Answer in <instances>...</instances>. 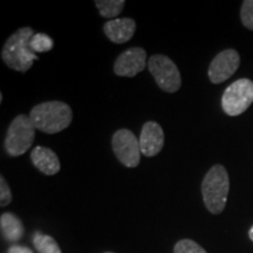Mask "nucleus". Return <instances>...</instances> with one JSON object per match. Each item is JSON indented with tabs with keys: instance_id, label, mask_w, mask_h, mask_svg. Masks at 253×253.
<instances>
[{
	"instance_id": "1",
	"label": "nucleus",
	"mask_w": 253,
	"mask_h": 253,
	"mask_svg": "<svg viewBox=\"0 0 253 253\" xmlns=\"http://www.w3.org/2000/svg\"><path fill=\"white\" fill-rule=\"evenodd\" d=\"M31 27H23L15 31L6 40L1 50V59L6 66L13 71L26 73L38 60V55L31 48V39L34 36Z\"/></svg>"
},
{
	"instance_id": "2",
	"label": "nucleus",
	"mask_w": 253,
	"mask_h": 253,
	"mask_svg": "<svg viewBox=\"0 0 253 253\" xmlns=\"http://www.w3.org/2000/svg\"><path fill=\"white\" fill-rule=\"evenodd\" d=\"M30 119L38 130L56 134L67 129L73 121L72 108L61 101H48L33 107Z\"/></svg>"
},
{
	"instance_id": "3",
	"label": "nucleus",
	"mask_w": 253,
	"mask_h": 253,
	"mask_svg": "<svg viewBox=\"0 0 253 253\" xmlns=\"http://www.w3.org/2000/svg\"><path fill=\"white\" fill-rule=\"evenodd\" d=\"M230 191L229 173L221 164L213 166L202 182V195L205 207L211 213L219 214L225 209Z\"/></svg>"
},
{
	"instance_id": "4",
	"label": "nucleus",
	"mask_w": 253,
	"mask_h": 253,
	"mask_svg": "<svg viewBox=\"0 0 253 253\" xmlns=\"http://www.w3.org/2000/svg\"><path fill=\"white\" fill-rule=\"evenodd\" d=\"M36 138V126L30 116L18 115L9 125L5 137V150L9 156L24 155L33 145Z\"/></svg>"
},
{
	"instance_id": "5",
	"label": "nucleus",
	"mask_w": 253,
	"mask_h": 253,
	"mask_svg": "<svg viewBox=\"0 0 253 253\" xmlns=\"http://www.w3.org/2000/svg\"><path fill=\"white\" fill-rule=\"evenodd\" d=\"M253 102V81L239 79L231 84L221 97V108L229 116H238Z\"/></svg>"
},
{
	"instance_id": "6",
	"label": "nucleus",
	"mask_w": 253,
	"mask_h": 253,
	"mask_svg": "<svg viewBox=\"0 0 253 253\" xmlns=\"http://www.w3.org/2000/svg\"><path fill=\"white\" fill-rule=\"evenodd\" d=\"M148 68L157 86L167 93H176L181 88L182 78L178 67L167 55L155 54L148 60Z\"/></svg>"
},
{
	"instance_id": "7",
	"label": "nucleus",
	"mask_w": 253,
	"mask_h": 253,
	"mask_svg": "<svg viewBox=\"0 0 253 253\" xmlns=\"http://www.w3.org/2000/svg\"><path fill=\"white\" fill-rule=\"evenodd\" d=\"M115 156L126 168H136L141 161L140 141L129 129H119L112 138Z\"/></svg>"
},
{
	"instance_id": "8",
	"label": "nucleus",
	"mask_w": 253,
	"mask_h": 253,
	"mask_svg": "<svg viewBox=\"0 0 253 253\" xmlns=\"http://www.w3.org/2000/svg\"><path fill=\"white\" fill-rule=\"evenodd\" d=\"M240 65V56L235 49H225L214 56L209 66V79L212 84H221L237 72Z\"/></svg>"
},
{
	"instance_id": "9",
	"label": "nucleus",
	"mask_w": 253,
	"mask_h": 253,
	"mask_svg": "<svg viewBox=\"0 0 253 253\" xmlns=\"http://www.w3.org/2000/svg\"><path fill=\"white\" fill-rule=\"evenodd\" d=\"M147 52L141 47H132L121 53L114 63V73L118 77L132 78L144 71Z\"/></svg>"
},
{
	"instance_id": "10",
	"label": "nucleus",
	"mask_w": 253,
	"mask_h": 253,
	"mask_svg": "<svg viewBox=\"0 0 253 253\" xmlns=\"http://www.w3.org/2000/svg\"><path fill=\"white\" fill-rule=\"evenodd\" d=\"M140 148L142 155L154 157L161 153L164 145V131L157 122L148 121L142 126L140 135Z\"/></svg>"
},
{
	"instance_id": "11",
	"label": "nucleus",
	"mask_w": 253,
	"mask_h": 253,
	"mask_svg": "<svg viewBox=\"0 0 253 253\" xmlns=\"http://www.w3.org/2000/svg\"><path fill=\"white\" fill-rule=\"evenodd\" d=\"M106 37L114 43L128 42L136 31V21L131 18H116L108 20L103 26Z\"/></svg>"
},
{
	"instance_id": "12",
	"label": "nucleus",
	"mask_w": 253,
	"mask_h": 253,
	"mask_svg": "<svg viewBox=\"0 0 253 253\" xmlns=\"http://www.w3.org/2000/svg\"><path fill=\"white\" fill-rule=\"evenodd\" d=\"M31 161L40 172L47 176H54L61 169L58 155L52 149L42 145H38L32 150Z\"/></svg>"
},
{
	"instance_id": "13",
	"label": "nucleus",
	"mask_w": 253,
	"mask_h": 253,
	"mask_svg": "<svg viewBox=\"0 0 253 253\" xmlns=\"http://www.w3.org/2000/svg\"><path fill=\"white\" fill-rule=\"evenodd\" d=\"M0 229L1 235L7 242L15 243L23 238L25 229L23 223L15 214L5 212L0 217Z\"/></svg>"
},
{
	"instance_id": "14",
	"label": "nucleus",
	"mask_w": 253,
	"mask_h": 253,
	"mask_svg": "<svg viewBox=\"0 0 253 253\" xmlns=\"http://www.w3.org/2000/svg\"><path fill=\"white\" fill-rule=\"evenodd\" d=\"M95 5L99 9L101 17L113 20L123 11L126 1L125 0H96Z\"/></svg>"
},
{
	"instance_id": "15",
	"label": "nucleus",
	"mask_w": 253,
	"mask_h": 253,
	"mask_svg": "<svg viewBox=\"0 0 253 253\" xmlns=\"http://www.w3.org/2000/svg\"><path fill=\"white\" fill-rule=\"evenodd\" d=\"M33 245L39 253H62L61 249L53 237L37 231L33 235Z\"/></svg>"
},
{
	"instance_id": "16",
	"label": "nucleus",
	"mask_w": 253,
	"mask_h": 253,
	"mask_svg": "<svg viewBox=\"0 0 253 253\" xmlns=\"http://www.w3.org/2000/svg\"><path fill=\"white\" fill-rule=\"evenodd\" d=\"M54 47V41L45 33H36L31 39V48L34 53L49 52Z\"/></svg>"
},
{
	"instance_id": "17",
	"label": "nucleus",
	"mask_w": 253,
	"mask_h": 253,
	"mask_svg": "<svg viewBox=\"0 0 253 253\" xmlns=\"http://www.w3.org/2000/svg\"><path fill=\"white\" fill-rule=\"evenodd\" d=\"M173 253H208L201 245L191 239H181L176 243Z\"/></svg>"
},
{
	"instance_id": "18",
	"label": "nucleus",
	"mask_w": 253,
	"mask_h": 253,
	"mask_svg": "<svg viewBox=\"0 0 253 253\" xmlns=\"http://www.w3.org/2000/svg\"><path fill=\"white\" fill-rule=\"evenodd\" d=\"M240 19H242L243 25L248 30L253 31V0L243 1L242 9H240Z\"/></svg>"
},
{
	"instance_id": "19",
	"label": "nucleus",
	"mask_w": 253,
	"mask_h": 253,
	"mask_svg": "<svg viewBox=\"0 0 253 253\" xmlns=\"http://www.w3.org/2000/svg\"><path fill=\"white\" fill-rule=\"evenodd\" d=\"M12 202V192L11 189L4 178V176L0 177V205L2 208L7 207V205Z\"/></svg>"
},
{
	"instance_id": "20",
	"label": "nucleus",
	"mask_w": 253,
	"mask_h": 253,
	"mask_svg": "<svg viewBox=\"0 0 253 253\" xmlns=\"http://www.w3.org/2000/svg\"><path fill=\"white\" fill-rule=\"evenodd\" d=\"M7 253H33V251L27 246L23 245H12L11 248L8 249Z\"/></svg>"
},
{
	"instance_id": "21",
	"label": "nucleus",
	"mask_w": 253,
	"mask_h": 253,
	"mask_svg": "<svg viewBox=\"0 0 253 253\" xmlns=\"http://www.w3.org/2000/svg\"><path fill=\"white\" fill-rule=\"evenodd\" d=\"M249 237H250V239H251L252 242H253V225H252V227L249 231Z\"/></svg>"
},
{
	"instance_id": "22",
	"label": "nucleus",
	"mask_w": 253,
	"mask_h": 253,
	"mask_svg": "<svg viewBox=\"0 0 253 253\" xmlns=\"http://www.w3.org/2000/svg\"><path fill=\"white\" fill-rule=\"evenodd\" d=\"M103 253H114V252H103Z\"/></svg>"
}]
</instances>
